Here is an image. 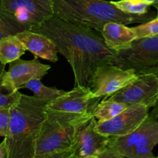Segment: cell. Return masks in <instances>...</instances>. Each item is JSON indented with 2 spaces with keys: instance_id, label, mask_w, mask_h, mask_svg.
<instances>
[{
  "instance_id": "cell-34",
  "label": "cell",
  "mask_w": 158,
  "mask_h": 158,
  "mask_svg": "<svg viewBox=\"0 0 158 158\" xmlns=\"http://www.w3.org/2000/svg\"><path fill=\"white\" fill-rule=\"evenodd\" d=\"M157 158H158V157H157Z\"/></svg>"
},
{
  "instance_id": "cell-17",
  "label": "cell",
  "mask_w": 158,
  "mask_h": 158,
  "mask_svg": "<svg viewBox=\"0 0 158 158\" xmlns=\"http://www.w3.org/2000/svg\"><path fill=\"white\" fill-rule=\"evenodd\" d=\"M127 105L124 103L105 98L99 102L93 111L92 114L97 122H104L110 120L120 114L127 107Z\"/></svg>"
},
{
  "instance_id": "cell-26",
  "label": "cell",
  "mask_w": 158,
  "mask_h": 158,
  "mask_svg": "<svg viewBox=\"0 0 158 158\" xmlns=\"http://www.w3.org/2000/svg\"><path fill=\"white\" fill-rule=\"evenodd\" d=\"M7 151H6V140H3L0 143V158H6Z\"/></svg>"
},
{
  "instance_id": "cell-27",
  "label": "cell",
  "mask_w": 158,
  "mask_h": 158,
  "mask_svg": "<svg viewBox=\"0 0 158 158\" xmlns=\"http://www.w3.org/2000/svg\"><path fill=\"white\" fill-rule=\"evenodd\" d=\"M149 117H153V118H158V100L156 101V104L154 105V106L153 107V110L150 113H149Z\"/></svg>"
},
{
  "instance_id": "cell-5",
  "label": "cell",
  "mask_w": 158,
  "mask_h": 158,
  "mask_svg": "<svg viewBox=\"0 0 158 158\" xmlns=\"http://www.w3.org/2000/svg\"><path fill=\"white\" fill-rule=\"evenodd\" d=\"M158 144V121L147 118L127 135L110 137L108 146L125 158H153V150Z\"/></svg>"
},
{
  "instance_id": "cell-4",
  "label": "cell",
  "mask_w": 158,
  "mask_h": 158,
  "mask_svg": "<svg viewBox=\"0 0 158 158\" xmlns=\"http://www.w3.org/2000/svg\"><path fill=\"white\" fill-rule=\"evenodd\" d=\"M92 114H75L46 107L36 140V155L71 151L79 125Z\"/></svg>"
},
{
  "instance_id": "cell-13",
  "label": "cell",
  "mask_w": 158,
  "mask_h": 158,
  "mask_svg": "<svg viewBox=\"0 0 158 158\" xmlns=\"http://www.w3.org/2000/svg\"><path fill=\"white\" fill-rule=\"evenodd\" d=\"M50 69V65L43 64L36 58L33 60L19 59L9 63V68L5 72V77L11 86L19 90L33 79L41 80Z\"/></svg>"
},
{
  "instance_id": "cell-28",
  "label": "cell",
  "mask_w": 158,
  "mask_h": 158,
  "mask_svg": "<svg viewBox=\"0 0 158 158\" xmlns=\"http://www.w3.org/2000/svg\"><path fill=\"white\" fill-rule=\"evenodd\" d=\"M5 66H6V65H4V64H2V63H0V74L5 71Z\"/></svg>"
},
{
  "instance_id": "cell-9",
  "label": "cell",
  "mask_w": 158,
  "mask_h": 158,
  "mask_svg": "<svg viewBox=\"0 0 158 158\" xmlns=\"http://www.w3.org/2000/svg\"><path fill=\"white\" fill-rule=\"evenodd\" d=\"M108 98L127 106L143 104L153 107L158 100V77L153 73L139 74L131 83Z\"/></svg>"
},
{
  "instance_id": "cell-8",
  "label": "cell",
  "mask_w": 158,
  "mask_h": 158,
  "mask_svg": "<svg viewBox=\"0 0 158 158\" xmlns=\"http://www.w3.org/2000/svg\"><path fill=\"white\" fill-rule=\"evenodd\" d=\"M136 77L133 69H123L115 64L102 65L93 73L89 88L94 97L108 98L127 86Z\"/></svg>"
},
{
  "instance_id": "cell-32",
  "label": "cell",
  "mask_w": 158,
  "mask_h": 158,
  "mask_svg": "<svg viewBox=\"0 0 158 158\" xmlns=\"http://www.w3.org/2000/svg\"><path fill=\"white\" fill-rule=\"evenodd\" d=\"M153 158H157V157H153Z\"/></svg>"
},
{
  "instance_id": "cell-14",
  "label": "cell",
  "mask_w": 158,
  "mask_h": 158,
  "mask_svg": "<svg viewBox=\"0 0 158 158\" xmlns=\"http://www.w3.org/2000/svg\"><path fill=\"white\" fill-rule=\"evenodd\" d=\"M15 35L23 43L26 50L33 54L36 59L41 58L52 63L58 60V52L55 44L43 34L26 29Z\"/></svg>"
},
{
  "instance_id": "cell-20",
  "label": "cell",
  "mask_w": 158,
  "mask_h": 158,
  "mask_svg": "<svg viewBox=\"0 0 158 158\" xmlns=\"http://www.w3.org/2000/svg\"><path fill=\"white\" fill-rule=\"evenodd\" d=\"M111 2L122 12L138 15L147 14L152 6L151 2L146 0H119Z\"/></svg>"
},
{
  "instance_id": "cell-11",
  "label": "cell",
  "mask_w": 158,
  "mask_h": 158,
  "mask_svg": "<svg viewBox=\"0 0 158 158\" xmlns=\"http://www.w3.org/2000/svg\"><path fill=\"white\" fill-rule=\"evenodd\" d=\"M149 109L143 104L128 106L113 118L104 122H97L95 129L99 134L108 137L127 135L147 118Z\"/></svg>"
},
{
  "instance_id": "cell-12",
  "label": "cell",
  "mask_w": 158,
  "mask_h": 158,
  "mask_svg": "<svg viewBox=\"0 0 158 158\" xmlns=\"http://www.w3.org/2000/svg\"><path fill=\"white\" fill-rule=\"evenodd\" d=\"M100 100L92 95L90 88L75 86L71 91L50 102L47 108L75 114H92Z\"/></svg>"
},
{
  "instance_id": "cell-16",
  "label": "cell",
  "mask_w": 158,
  "mask_h": 158,
  "mask_svg": "<svg viewBox=\"0 0 158 158\" xmlns=\"http://www.w3.org/2000/svg\"><path fill=\"white\" fill-rule=\"evenodd\" d=\"M26 51L24 45L15 35H9L0 40V63L6 65L19 60Z\"/></svg>"
},
{
  "instance_id": "cell-18",
  "label": "cell",
  "mask_w": 158,
  "mask_h": 158,
  "mask_svg": "<svg viewBox=\"0 0 158 158\" xmlns=\"http://www.w3.org/2000/svg\"><path fill=\"white\" fill-rule=\"evenodd\" d=\"M5 72L0 74V108L10 109L20 100L23 94L11 86L5 77Z\"/></svg>"
},
{
  "instance_id": "cell-21",
  "label": "cell",
  "mask_w": 158,
  "mask_h": 158,
  "mask_svg": "<svg viewBox=\"0 0 158 158\" xmlns=\"http://www.w3.org/2000/svg\"><path fill=\"white\" fill-rule=\"evenodd\" d=\"M26 29H29L20 24L0 8V40L7 35H15Z\"/></svg>"
},
{
  "instance_id": "cell-33",
  "label": "cell",
  "mask_w": 158,
  "mask_h": 158,
  "mask_svg": "<svg viewBox=\"0 0 158 158\" xmlns=\"http://www.w3.org/2000/svg\"><path fill=\"white\" fill-rule=\"evenodd\" d=\"M0 137H2V136H1V134H0Z\"/></svg>"
},
{
  "instance_id": "cell-2",
  "label": "cell",
  "mask_w": 158,
  "mask_h": 158,
  "mask_svg": "<svg viewBox=\"0 0 158 158\" xmlns=\"http://www.w3.org/2000/svg\"><path fill=\"white\" fill-rule=\"evenodd\" d=\"M51 100L22 94L10 108L6 158H33L36 155V140Z\"/></svg>"
},
{
  "instance_id": "cell-19",
  "label": "cell",
  "mask_w": 158,
  "mask_h": 158,
  "mask_svg": "<svg viewBox=\"0 0 158 158\" xmlns=\"http://www.w3.org/2000/svg\"><path fill=\"white\" fill-rule=\"evenodd\" d=\"M24 88L32 91L34 97L43 100H54L60 96L64 95L66 91L57 89L55 87H48L43 85L39 79H33L26 83Z\"/></svg>"
},
{
  "instance_id": "cell-15",
  "label": "cell",
  "mask_w": 158,
  "mask_h": 158,
  "mask_svg": "<svg viewBox=\"0 0 158 158\" xmlns=\"http://www.w3.org/2000/svg\"><path fill=\"white\" fill-rule=\"evenodd\" d=\"M105 45L116 52L128 49L136 40L132 28L119 23H108L105 25L101 32Z\"/></svg>"
},
{
  "instance_id": "cell-23",
  "label": "cell",
  "mask_w": 158,
  "mask_h": 158,
  "mask_svg": "<svg viewBox=\"0 0 158 158\" xmlns=\"http://www.w3.org/2000/svg\"><path fill=\"white\" fill-rule=\"evenodd\" d=\"M10 119V109L0 108V134L6 137L8 133V128Z\"/></svg>"
},
{
  "instance_id": "cell-6",
  "label": "cell",
  "mask_w": 158,
  "mask_h": 158,
  "mask_svg": "<svg viewBox=\"0 0 158 158\" xmlns=\"http://www.w3.org/2000/svg\"><path fill=\"white\" fill-rule=\"evenodd\" d=\"M115 65L136 74L158 66V35L136 39L129 48L116 52Z\"/></svg>"
},
{
  "instance_id": "cell-30",
  "label": "cell",
  "mask_w": 158,
  "mask_h": 158,
  "mask_svg": "<svg viewBox=\"0 0 158 158\" xmlns=\"http://www.w3.org/2000/svg\"><path fill=\"white\" fill-rule=\"evenodd\" d=\"M153 6H154V7L156 8V9H157V16H156V17H158V3H155V4H153Z\"/></svg>"
},
{
  "instance_id": "cell-3",
  "label": "cell",
  "mask_w": 158,
  "mask_h": 158,
  "mask_svg": "<svg viewBox=\"0 0 158 158\" xmlns=\"http://www.w3.org/2000/svg\"><path fill=\"white\" fill-rule=\"evenodd\" d=\"M53 5L54 16L100 33L108 23L129 25L144 23L151 19L147 14L125 13L112 2L105 0H53Z\"/></svg>"
},
{
  "instance_id": "cell-7",
  "label": "cell",
  "mask_w": 158,
  "mask_h": 158,
  "mask_svg": "<svg viewBox=\"0 0 158 158\" xmlns=\"http://www.w3.org/2000/svg\"><path fill=\"white\" fill-rule=\"evenodd\" d=\"M0 8L29 30L54 16L53 0H0Z\"/></svg>"
},
{
  "instance_id": "cell-29",
  "label": "cell",
  "mask_w": 158,
  "mask_h": 158,
  "mask_svg": "<svg viewBox=\"0 0 158 158\" xmlns=\"http://www.w3.org/2000/svg\"><path fill=\"white\" fill-rule=\"evenodd\" d=\"M146 1L150 2H151L152 3V6H153V4H155V3H158V0H146Z\"/></svg>"
},
{
  "instance_id": "cell-25",
  "label": "cell",
  "mask_w": 158,
  "mask_h": 158,
  "mask_svg": "<svg viewBox=\"0 0 158 158\" xmlns=\"http://www.w3.org/2000/svg\"><path fill=\"white\" fill-rule=\"evenodd\" d=\"M99 158H125V157L119 154V152L111 148L110 146H108V148L105 150L102 153H101L99 156Z\"/></svg>"
},
{
  "instance_id": "cell-22",
  "label": "cell",
  "mask_w": 158,
  "mask_h": 158,
  "mask_svg": "<svg viewBox=\"0 0 158 158\" xmlns=\"http://www.w3.org/2000/svg\"><path fill=\"white\" fill-rule=\"evenodd\" d=\"M136 39L155 36L158 35V17L132 28Z\"/></svg>"
},
{
  "instance_id": "cell-10",
  "label": "cell",
  "mask_w": 158,
  "mask_h": 158,
  "mask_svg": "<svg viewBox=\"0 0 158 158\" xmlns=\"http://www.w3.org/2000/svg\"><path fill=\"white\" fill-rule=\"evenodd\" d=\"M96 124L97 120L91 116L79 125L71 148V158L98 157L108 148L110 137L99 134Z\"/></svg>"
},
{
  "instance_id": "cell-24",
  "label": "cell",
  "mask_w": 158,
  "mask_h": 158,
  "mask_svg": "<svg viewBox=\"0 0 158 158\" xmlns=\"http://www.w3.org/2000/svg\"><path fill=\"white\" fill-rule=\"evenodd\" d=\"M71 151H61V152L51 153V154L35 155L33 158H71Z\"/></svg>"
},
{
  "instance_id": "cell-31",
  "label": "cell",
  "mask_w": 158,
  "mask_h": 158,
  "mask_svg": "<svg viewBox=\"0 0 158 158\" xmlns=\"http://www.w3.org/2000/svg\"><path fill=\"white\" fill-rule=\"evenodd\" d=\"M89 158H99L98 157H89Z\"/></svg>"
},
{
  "instance_id": "cell-1",
  "label": "cell",
  "mask_w": 158,
  "mask_h": 158,
  "mask_svg": "<svg viewBox=\"0 0 158 158\" xmlns=\"http://www.w3.org/2000/svg\"><path fill=\"white\" fill-rule=\"evenodd\" d=\"M31 30L50 39L57 52L72 69L75 86H90L93 73L99 66L115 64L116 52L105 45L97 31L77 26L56 16Z\"/></svg>"
}]
</instances>
